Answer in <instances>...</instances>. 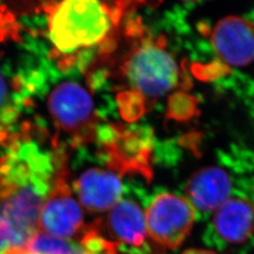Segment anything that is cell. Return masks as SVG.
Instances as JSON below:
<instances>
[{
    "instance_id": "6da1fadb",
    "label": "cell",
    "mask_w": 254,
    "mask_h": 254,
    "mask_svg": "<svg viewBox=\"0 0 254 254\" xmlns=\"http://www.w3.org/2000/svg\"><path fill=\"white\" fill-rule=\"evenodd\" d=\"M125 36L128 47L119 61L105 60L98 64L109 68L117 65L121 79L142 98L153 101L173 91L179 84V67L167 51L163 39L150 36L136 22L129 24ZM104 69V68H103Z\"/></svg>"
},
{
    "instance_id": "7a4b0ae2",
    "label": "cell",
    "mask_w": 254,
    "mask_h": 254,
    "mask_svg": "<svg viewBox=\"0 0 254 254\" xmlns=\"http://www.w3.org/2000/svg\"><path fill=\"white\" fill-rule=\"evenodd\" d=\"M129 4L109 5L93 0L62 2L49 16V39L64 55L72 54L80 47L100 46L118 30Z\"/></svg>"
},
{
    "instance_id": "3957f363",
    "label": "cell",
    "mask_w": 254,
    "mask_h": 254,
    "mask_svg": "<svg viewBox=\"0 0 254 254\" xmlns=\"http://www.w3.org/2000/svg\"><path fill=\"white\" fill-rule=\"evenodd\" d=\"M95 140L99 143L98 156L110 171L119 175L140 174L152 178L151 138L142 131L117 125L98 126Z\"/></svg>"
},
{
    "instance_id": "277c9868",
    "label": "cell",
    "mask_w": 254,
    "mask_h": 254,
    "mask_svg": "<svg viewBox=\"0 0 254 254\" xmlns=\"http://www.w3.org/2000/svg\"><path fill=\"white\" fill-rule=\"evenodd\" d=\"M48 109L55 126L73 135L68 138L72 149L95 140L99 114L91 95L76 82H64L50 94Z\"/></svg>"
},
{
    "instance_id": "5b68a950",
    "label": "cell",
    "mask_w": 254,
    "mask_h": 254,
    "mask_svg": "<svg viewBox=\"0 0 254 254\" xmlns=\"http://www.w3.org/2000/svg\"><path fill=\"white\" fill-rule=\"evenodd\" d=\"M147 234L158 245L177 249L190 233L196 209L190 200L171 193L159 194L145 212Z\"/></svg>"
},
{
    "instance_id": "8992f818",
    "label": "cell",
    "mask_w": 254,
    "mask_h": 254,
    "mask_svg": "<svg viewBox=\"0 0 254 254\" xmlns=\"http://www.w3.org/2000/svg\"><path fill=\"white\" fill-rule=\"evenodd\" d=\"M44 200L29 184L19 188L8 199L0 200V224L9 232L16 251L26 250L36 235Z\"/></svg>"
},
{
    "instance_id": "52a82bcc",
    "label": "cell",
    "mask_w": 254,
    "mask_h": 254,
    "mask_svg": "<svg viewBox=\"0 0 254 254\" xmlns=\"http://www.w3.org/2000/svg\"><path fill=\"white\" fill-rule=\"evenodd\" d=\"M211 44L225 63L247 66L254 62V25L235 15L221 19L213 28Z\"/></svg>"
},
{
    "instance_id": "ba28073f",
    "label": "cell",
    "mask_w": 254,
    "mask_h": 254,
    "mask_svg": "<svg viewBox=\"0 0 254 254\" xmlns=\"http://www.w3.org/2000/svg\"><path fill=\"white\" fill-rule=\"evenodd\" d=\"M73 187L82 205L91 212L110 210L121 200L123 191L119 174L97 168L82 173Z\"/></svg>"
},
{
    "instance_id": "9c48e42d",
    "label": "cell",
    "mask_w": 254,
    "mask_h": 254,
    "mask_svg": "<svg viewBox=\"0 0 254 254\" xmlns=\"http://www.w3.org/2000/svg\"><path fill=\"white\" fill-rule=\"evenodd\" d=\"M232 189L228 173L218 167H206L194 173L187 185L188 200L195 209L216 211L229 199Z\"/></svg>"
},
{
    "instance_id": "30bf717a",
    "label": "cell",
    "mask_w": 254,
    "mask_h": 254,
    "mask_svg": "<svg viewBox=\"0 0 254 254\" xmlns=\"http://www.w3.org/2000/svg\"><path fill=\"white\" fill-rule=\"evenodd\" d=\"M39 229L58 238H71L83 227V212L71 196L49 195L42 207Z\"/></svg>"
},
{
    "instance_id": "8fae6325",
    "label": "cell",
    "mask_w": 254,
    "mask_h": 254,
    "mask_svg": "<svg viewBox=\"0 0 254 254\" xmlns=\"http://www.w3.org/2000/svg\"><path fill=\"white\" fill-rule=\"evenodd\" d=\"M213 224L225 241L240 244L254 234V205L244 198H229L218 207Z\"/></svg>"
},
{
    "instance_id": "7c38bea8",
    "label": "cell",
    "mask_w": 254,
    "mask_h": 254,
    "mask_svg": "<svg viewBox=\"0 0 254 254\" xmlns=\"http://www.w3.org/2000/svg\"><path fill=\"white\" fill-rule=\"evenodd\" d=\"M107 228L114 242L141 249L147 236L145 213L131 200H120L109 210Z\"/></svg>"
},
{
    "instance_id": "4fadbf2b",
    "label": "cell",
    "mask_w": 254,
    "mask_h": 254,
    "mask_svg": "<svg viewBox=\"0 0 254 254\" xmlns=\"http://www.w3.org/2000/svg\"><path fill=\"white\" fill-rule=\"evenodd\" d=\"M17 157L28 165L30 176L48 182L51 185V180L54 175V168L51 162V152H41L36 142L31 141L22 144Z\"/></svg>"
},
{
    "instance_id": "5bb4252c",
    "label": "cell",
    "mask_w": 254,
    "mask_h": 254,
    "mask_svg": "<svg viewBox=\"0 0 254 254\" xmlns=\"http://www.w3.org/2000/svg\"><path fill=\"white\" fill-rule=\"evenodd\" d=\"M26 251L33 254H78L80 245L44 233H37L27 244Z\"/></svg>"
},
{
    "instance_id": "9a60e30c",
    "label": "cell",
    "mask_w": 254,
    "mask_h": 254,
    "mask_svg": "<svg viewBox=\"0 0 254 254\" xmlns=\"http://www.w3.org/2000/svg\"><path fill=\"white\" fill-rule=\"evenodd\" d=\"M7 179L15 184L18 188L28 186L30 184V171L28 165L18 158L16 162L13 164Z\"/></svg>"
},
{
    "instance_id": "2e32d148",
    "label": "cell",
    "mask_w": 254,
    "mask_h": 254,
    "mask_svg": "<svg viewBox=\"0 0 254 254\" xmlns=\"http://www.w3.org/2000/svg\"><path fill=\"white\" fill-rule=\"evenodd\" d=\"M19 116L20 111L11 104H8L0 108V125L4 127L8 128L13 125H16Z\"/></svg>"
},
{
    "instance_id": "e0dca14e",
    "label": "cell",
    "mask_w": 254,
    "mask_h": 254,
    "mask_svg": "<svg viewBox=\"0 0 254 254\" xmlns=\"http://www.w3.org/2000/svg\"><path fill=\"white\" fill-rule=\"evenodd\" d=\"M10 86L12 88L13 93H21L25 88L24 78L19 73L13 74V76L10 79Z\"/></svg>"
},
{
    "instance_id": "ac0fdd59",
    "label": "cell",
    "mask_w": 254,
    "mask_h": 254,
    "mask_svg": "<svg viewBox=\"0 0 254 254\" xmlns=\"http://www.w3.org/2000/svg\"><path fill=\"white\" fill-rule=\"evenodd\" d=\"M60 4L61 3L57 2V1H43L40 6L46 14H48V16H51L58 9Z\"/></svg>"
},
{
    "instance_id": "d6986e66",
    "label": "cell",
    "mask_w": 254,
    "mask_h": 254,
    "mask_svg": "<svg viewBox=\"0 0 254 254\" xmlns=\"http://www.w3.org/2000/svg\"><path fill=\"white\" fill-rule=\"evenodd\" d=\"M36 108V103L31 97H24L22 99V111L27 112V114H31L34 109Z\"/></svg>"
},
{
    "instance_id": "ffe728a7",
    "label": "cell",
    "mask_w": 254,
    "mask_h": 254,
    "mask_svg": "<svg viewBox=\"0 0 254 254\" xmlns=\"http://www.w3.org/2000/svg\"><path fill=\"white\" fill-rule=\"evenodd\" d=\"M8 102V88L3 80L2 76L0 75V108L6 106Z\"/></svg>"
},
{
    "instance_id": "44dd1931",
    "label": "cell",
    "mask_w": 254,
    "mask_h": 254,
    "mask_svg": "<svg viewBox=\"0 0 254 254\" xmlns=\"http://www.w3.org/2000/svg\"><path fill=\"white\" fill-rule=\"evenodd\" d=\"M1 73L5 76H9V77L13 76L12 67H11V64L9 63V61L6 62L5 64H3V65L1 66Z\"/></svg>"
},
{
    "instance_id": "7402d4cb",
    "label": "cell",
    "mask_w": 254,
    "mask_h": 254,
    "mask_svg": "<svg viewBox=\"0 0 254 254\" xmlns=\"http://www.w3.org/2000/svg\"><path fill=\"white\" fill-rule=\"evenodd\" d=\"M62 52L58 49V48H52V49H49V52L47 54V59L51 62H54L56 60H60L62 58Z\"/></svg>"
},
{
    "instance_id": "603a6c76",
    "label": "cell",
    "mask_w": 254,
    "mask_h": 254,
    "mask_svg": "<svg viewBox=\"0 0 254 254\" xmlns=\"http://www.w3.org/2000/svg\"><path fill=\"white\" fill-rule=\"evenodd\" d=\"M31 128H32V124L28 120L22 122L19 125V130H20L21 134H29Z\"/></svg>"
},
{
    "instance_id": "cb8c5ba5",
    "label": "cell",
    "mask_w": 254,
    "mask_h": 254,
    "mask_svg": "<svg viewBox=\"0 0 254 254\" xmlns=\"http://www.w3.org/2000/svg\"><path fill=\"white\" fill-rule=\"evenodd\" d=\"M182 254H217L212 251L208 250H201V249H190L188 251H185Z\"/></svg>"
},
{
    "instance_id": "d4e9b609",
    "label": "cell",
    "mask_w": 254,
    "mask_h": 254,
    "mask_svg": "<svg viewBox=\"0 0 254 254\" xmlns=\"http://www.w3.org/2000/svg\"><path fill=\"white\" fill-rule=\"evenodd\" d=\"M134 250L130 249V250H124L123 245L119 244L118 250L116 251V253L114 254H141L140 253H137L136 251V248H133Z\"/></svg>"
},
{
    "instance_id": "484cf974",
    "label": "cell",
    "mask_w": 254,
    "mask_h": 254,
    "mask_svg": "<svg viewBox=\"0 0 254 254\" xmlns=\"http://www.w3.org/2000/svg\"><path fill=\"white\" fill-rule=\"evenodd\" d=\"M3 20L6 23V25H11V24H13L15 22V16H14V14L11 11L8 10L6 12V14L4 15Z\"/></svg>"
},
{
    "instance_id": "4316f807",
    "label": "cell",
    "mask_w": 254,
    "mask_h": 254,
    "mask_svg": "<svg viewBox=\"0 0 254 254\" xmlns=\"http://www.w3.org/2000/svg\"><path fill=\"white\" fill-rule=\"evenodd\" d=\"M9 35L15 43H18L19 45L23 43V37L20 35L18 31H9Z\"/></svg>"
},
{
    "instance_id": "83f0119b",
    "label": "cell",
    "mask_w": 254,
    "mask_h": 254,
    "mask_svg": "<svg viewBox=\"0 0 254 254\" xmlns=\"http://www.w3.org/2000/svg\"><path fill=\"white\" fill-rule=\"evenodd\" d=\"M7 27V26H6ZM9 35L8 31H7V27L4 28H0V42H4L5 39Z\"/></svg>"
},
{
    "instance_id": "f1b7e54d",
    "label": "cell",
    "mask_w": 254,
    "mask_h": 254,
    "mask_svg": "<svg viewBox=\"0 0 254 254\" xmlns=\"http://www.w3.org/2000/svg\"><path fill=\"white\" fill-rule=\"evenodd\" d=\"M30 254V253H28L27 252L26 250H19V251H13V252H10L9 254Z\"/></svg>"
},
{
    "instance_id": "f546056e",
    "label": "cell",
    "mask_w": 254,
    "mask_h": 254,
    "mask_svg": "<svg viewBox=\"0 0 254 254\" xmlns=\"http://www.w3.org/2000/svg\"><path fill=\"white\" fill-rule=\"evenodd\" d=\"M6 10H7V5L1 4V5H0V12L3 13V12H5Z\"/></svg>"
},
{
    "instance_id": "4dcf8cb0",
    "label": "cell",
    "mask_w": 254,
    "mask_h": 254,
    "mask_svg": "<svg viewBox=\"0 0 254 254\" xmlns=\"http://www.w3.org/2000/svg\"><path fill=\"white\" fill-rule=\"evenodd\" d=\"M78 254H88L87 252H85L83 249H82L81 246H80V251H79V253H78Z\"/></svg>"
},
{
    "instance_id": "1f68e13d",
    "label": "cell",
    "mask_w": 254,
    "mask_h": 254,
    "mask_svg": "<svg viewBox=\"0 0 254 254\" xmlns=\"http://www.w3.org/2000/svg\"><path fill=\"white\" fill-rule=\"evenodd\" d=\"M3 18H4V16H3V13H1V12H0V21H2Z\"/></svg>"
},
{
    "instance_id": "d6a6232c",
    "label": "cell",
    "mask_w": 254,
    "mask_h": 254,
    "mask_svg": "<svg viewBox=\"0 0 254 254\" xmlns=\"http://www.w3.org/2000/svg\"><path fill=\"white\" fill-rule=\"evenodd\" d=\"M5 129H6V128H5V127H3V126H1V125H0V131H2V130H5Z\"/></svg>"
},
{
    "instance_id": "836d02e7",
    "label": "cell",
    "mask_w": 254,
    "mask_h": 254,
    "mask_svg": "<svg viewBox=\"0 0 254 254\" xmlns=\"http://www.w3.org/2000/svg\"><path fill=\"white\" fill-rule=\"evenodd\" d=\"M0 180H1V178H0Z\"/></svg>"
}]
</instances>
